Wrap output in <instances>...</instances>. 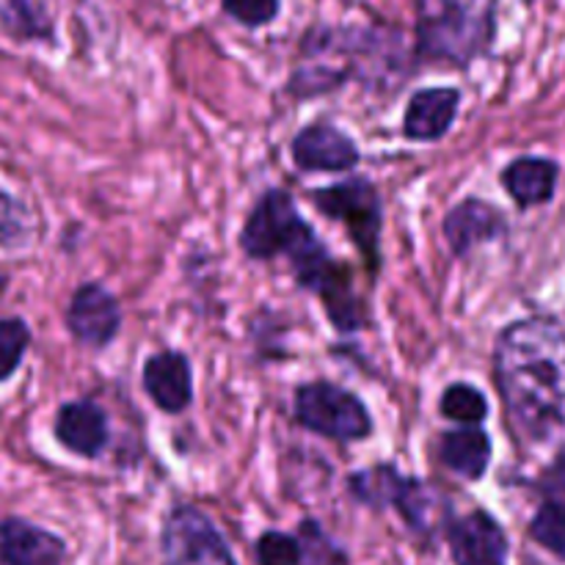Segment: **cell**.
Listing matches in <instances>:
<instances>
[{
  "instance_id": "cell-27",
  "label": "cell",
  "mask_w": 565,
  "mask_h": 565,
  "mask_svg": "<svg viewBox=\"0 0 565 565\" xmlns=\"http://www.w3.org/2000/svg\"><path fill=\"white\" fill-rule=\"evenodd\" d=\"M544 489L550 491L557 502H565V450L557 456V461L552 463L550 472L544 475Z\"/></svg>"
},
{
  "instance_id": "cell-18",
  "label": "cell",
  "mask_w": 565,
  "mask_h": 565,
  "mask_svg": "<svg viewBox=\"0 0 565 565\" xmlns=\"http://www.w3.org/2000/svg\"><path fill=\"white\" fill-rule=\"evenodd\" d=\"M403 480L406 478H403L395 467L381 463V467L364 469V472L353 475L351 494L370 508H390L395 505L397 494H401Z\"/></svg>"
},
{
  "instance_id": "cell-8",
  "label": "cell",
  "mask_w": 565,
  "mask_h": 565,
  "mask_svg": "<svg viewBox=\"0 0 565 565\" xmlns=\"http://www.w3.org/2000/svg\"><path fill=\"white\" fill-rule=\"evenodd\" d=\"M456 565H505L508 535L486 511H472L447 530Z\"/></svg>"
},
{
  "instance_id": "cell-1",
  "label": "cell",
  "mask_w": 565,
  "mask_h": 565,
  "mask_svg": "<svg viewBox=\"0 0 565 565\" xmlns=\"http://www.w3.org/2000/svg\"><path fill=\"white\" fill-rule=\"evenodd\" d=\"M494 367L519 434L546 441L565 430V331L555 320L508 326L497 340Z\"/></svg>"
},
{
  "instance_id": "cell-23",
  "label": "cell",
  "mask_w": 565,
  "mask_h": 565,
  "mask_svg": "<svg viewBox=\"0 0 565 565\" xmlns=\"http://www.w3.org/2000/svg\"><path fill=\"white\" fill-rule=\"evenodd\" d=\"M3 25L14 36H44L47 22H44L42 9L31 0H6L3 6Z\"/></svg>"
},
{
  "instance_id": "cell-22",
  "label": "cell",
  "mask_w": 565,
  "mask_h": 565,
  "mask_svg": "<svg viewBox=\"0 0 565 565\" xmlns=\"http://www.w3.org/2000/svg\"><path fill=\"white\" fill-rule=\"evenodd\" d=\"M28 210L20 199L0 188V248L22 246L28 237Z\"/></svg>"
},
{
  "instance_id": "cell-26",
  "label": "cell",
  "mask_w": 565,
  "mask_h": 565,
  "mask_svg": "<svg viewBox=\"0 0 565 565\" xmlns=\"http://www.w3.org/2000/svg\"><path fill=\"white\" fill-rule=\"evenodd\" d=\"M224 9L241 25H268L279 14V0H224Z\"/></svg>"
},
{
  "instance_id": "cell-21",
  "label": "cell",
  "mask_w": 565,
  "mask_h": 565,
  "mask_svg": "<svg viewBox=\"0 0 565 565\" xmlns=\"http://www.w3.org/2000/svg\"><path fill=\"white\" fill-rule=\"evenodd\" d=\"M530 535L539 541L544 550L565 561V502H546L539 513H535L533 524H530Z\"/></svg>"
},
{
  "instance_id": "cell-15",
  "label": "cell",
  "mask_w": 565,
  "mask_h": 565,
  "mask_svg": "<svg viewBox=\"0 0 565 565\" xmlns=\"http://www.w3.org/2000/svg\"><path fill=\"white\" fill-rule=\"evenodd\" d=\"M502 185L519 207H535L555 193L557 166L546 158H519L502 171Z\"/></svg>"
},
{
  "instance_id": "cell-2",
  "label": "cell",
  "mask_w": 565,
  "mask_h": 565,
  "mask_svg": "<svg viewBox=\"0 0 565 565\" xmlns=\"http://www.w3.org/2000/svg\"><path fill=\"white\" fill-rule=\"evenodd\" d=\"M241 248L252 259L290 257L298 285L318 292L331 323L340 331H356L364 323V309L351 287V270L331 259L312 226L298 213L287 191L270 188L246 218L241 232Z\"/></svg>"
},
{
  "instance_id": "cell-28",
  "label": "cell",
  "mask_w": 565,
  "mask_h": 565,
  "mask_svg": "<svg viewBox=\"0 0 565 565\" xmlns=\"http://www.w3.org/2000/svg\"><path fill=\"white\" fill-rule=\"evenodd\" d=\"M0 285H3V276H0Z\"/></svg>"
},
{
  "instance_id": "cell-19",
  "label": "cell",
  "mask_w": 565,
  "mask_h": 565,
  "mask_svg": "<svg viewBox=\"0 0 565 565\" xmlns=\"http://www.w3.org/2000/svg\"><path fill=\"white\" fill-rule=\"evenodd\" d=\"M439 412L447 419L463 425H478L489 417V401L483 392L472 384H450L439 401Z\"/></svg>"
},
{
  "instance_id": "cell-5",
  "label": "cell",
  "mask_w": 565,
  "mask_h": 565,
  "mask_svg": "<svg viewBox=\"0 0 565 565\" xmlns=\"http://www.w3.org/2000/svg\"><path fill=\"white\" fill-rule=\"evenodd\" d=\"M312 204L329 218L348 226L353 243L362 252L370 268L381 263V199L370 180L353 177V180L337 182V185L312 191Z\"/></svg>"
},
{
  "instance_id": "cell-10",
  "label": "cell",
  "mask_w": 565,
  "mask_h": 565,
  "mask_svg": "<svg viewBox=\"0 0 565 565\" xmlns=\"http://www.w3.org/2000/svg\"><path fill=\"white\" fill-rule=\"evenodd\" d=\"M143 390L166 414H182L193 401L191 364L182 353L160 351L143 364Z\"/></svg>"
},
{
  "instance_id": "cell-11",
  "label": "cell",
  "mask_w": 565,
  "mask_h": 565,
  "mask_svg": "<svg viewBox=\"0 0 565 565\" xmlns=\"http://www.w3.org/2000/svg\"><path fill=\"white\" fill-rule=\"evenodd\" d=\"M66 544L25 519L0 522V565H61Z\"/></svg>"
},
{
  "instance_id": "cell-6",
  "label": "cell",
  "mask_w": 565,
  "mask_h": 565,
  "mask_svg": "<svg viewBox=\"0 0 565 565\" xmlns=\"http://www.w3.org/2000/svg\"><path fill=\"white\" fill-rule=\"evenodd\" d=\"M163 565H237L224 535L199 508L180 505L166 516L160 533Z\"/></svg>"
},
{
  "instance_id": "cell-7",
  "label": "cell",
  "mask_w": 565,
  "mask_h": 565,
  "mask_svg": "<svg viewBox=\"0 0 565 565\" xmlns=\"http://www.w3.org/2000/svg\"><path fill=\"white\" fill-rule=\"evenodd\" d=\"M66 329L81 345L94 351L110 345L121 329V309L114 292L97 281L77 287L66 307Z\"/></svg>"
},
{
  "instance_id": "cell-9",
  "label": "cell",
  "mask_w": 565,
  "mask_h": 565,
  "mask_svg": "<svg viewBox=\"0 0 565 565\" xmlns=\"http://www.w3.org/2000/svg\"><path fill=\"white\" fill-rule=\"evenodd\" d=\"M292 163L301 171H351L359 166V149L353 138L337 130L334 125H312L303 127L296 138H292Z\"/></svg>"
},
{
  "instance_id": "cell-12",
  "label": "cell",
  "mask_w": 565,
  "mask_h": 565,
  "mask_svg": "<svg viewBox=\"0 0 565 565\" xmlns=\"http://www.w3.org/2000/svg\"><path fill=\"white\" fill-rule=\"evenodd\" d=\"M502 235H505V218L483 199H463L445 218L447 246L456 257H467L475 246L500 241Z\"/></svg>"
},
{
  "instance_id": "cell-17",
  "label": "cell",
  "mask_w": 565,
  "mask_h": 565,
  "mask_svg": "<svg viewBox=\"0 0 565 565\" xmlns=\"http://www.w3.org/2000/svg\"><path fill=\"white\" fill-rule=\"evenodd\" d=\"M395 508L406 519L408 527L414 530H434L439 522V513H447V502L441 500L439 491L419 483L417 478L403 480V489L397 494Z\"/></svg>"
},
{
  "instance_id": "cell-13",
  "label": "cell",
  "mask_w": 565,
  "mask_h": 565,
  "mask_svg": "<svg viewBox=\"0 0 565 565\" xmlns=\"http://www.w3.org/2000/svg\"><path fill=\"white\" fill-rule=\"evenodd\" d=\"M55 439L81 458H97L108 445V417L92 401L64 403L55 414Z\"/></svg>"
},
{
  "instance_id": "cell-25",
  "label": "cell",
  "mask_w": 565,
  "mask_h": 565,
  "mask_svg": "<svg viewBox=\"0 0 565 565\" xmlns=\"http://www.w3.org/2000/svg\"><path fill=\"white\" fill-rule=\"evenodd\" d=\"M257 563L259 565H301V544L298 539L285 533L268 530L257 541Z\"/></svg>"
},
{
  "instance_id": "cell-4",
  "label": "cell",
  "mask_w": 565,
  "mask_h": 565,
  "mask_svg": "<svg viewBox=\"0 0 565 565\" xmlns=\"http://www.w3.org/2000/svg\"><path fill=\"white\" fill-rule=\"evenodd\" d=\"M296 419L312 434L337 441H364L373 434V417L353 392L329 381L298 386Z\"/></svg>"
},
{
  "instance_id": "cell-20",
  "label": "cell",
  "mask_w": 565,
  "mask_h": 565,
  "mask_svg": "<svg viewBox=\"0 0 565 565\" xmlns=\"http://www.w3.org/2000/svg\"><path fill=\"white\" fill-rule=\"evenodd\" d=\"M31 345V329L20 318L0 320V381H9L25 359Z\"/></svg>"
},
{
  "instance_id": "cell-3",
  "label": "cell",
  "mask_w": 565,
  "mask_h": 565,
  "mask_svg": "<svg viewBox=\"0 0 565 565\" xmlns=\"http://www.w3.org/2000/svg\"><path fill=\"white\" fill-rule=\"evenodd\" d=\"M500 0H436L417 25L423 58L467 66L489 50L497 31Z\"/></svg>"
},
{
  "instance_id": "cell-14",
  "label": "cell",
  "mask_w": 565,
  "mask_h": 565,
  "mask_svg": "<svg viewBox=\"0 0 565 565\" xmlns=\"http://www.w3.org/2000/svg\"><path fill=\"white\" fill-rule=\"evenodd\" d=\"M461 92L458 88H423L408 99L403 116V132L412 141H439L447 136L458 116Z\"/></svg>"
},
{
  "instance_id": "cell-16",
  "label": "cell",
  "mask_w": 565,
  "mask_h": 565,
  "mask_svg": "<svg viewBox=\"0 0 565 565\" xmlns=\"http://www.w3.org/2000/svg\"><path fill=\"white\" fill-rule=\"evenodd\" d=\"M439 458L450 472L480 480L491 463V439L480 428L447 430L439 441Z\"/></svg>"
},
{
  "instance_id": "cell-24",
  "label": "cell",
  "mask_w": 565,
  "mask_h": 565,
  "mask_svg": "<svg viewBox=\"0 0 565 565\" xmlns=\"http://www.w3.org/2000/svg\"><path fill=\"white\" fill-rule=\"evenodd\" d=\"M301 565H342L345 563V555L340 550L331 546V541L326 539L323 530L315 522L301 524Z\"/></svg>"
}]
</instances>
